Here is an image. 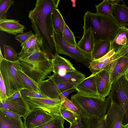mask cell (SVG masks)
<instances>
[{
  "mask_svg": "<svg viewBox=\"0 0 128 128\" xmlns=\"http://www.w3.org/2000/svg\"><path fill=\"white\" fill-rule=\"evenodd\" d=\"M4 58L9 61H15L18 60V54L14 49L11 46L3 45Z\"/></svg>",
  "mask_w": 128,
  "mask_h": 128,
  "instance_id": "4dcf8cb0",
  "label": "cell"
},
{
  "mask_svg": "<svg viewBox=\"0 0 128 128\" xmlns=\"http://www.w3.org/2000/svg\"><path fill=\"white\" fill-rule=\"evenodd\" d=\"M109 1L112 4H118L120 1H122V0H109Z\"/></svg>",
  "mask_w": 128,
  "mask_h": 128,
  "instance_id": "f6af8a7d",
  "label": "cell"
},
{
  "mask_svg": "<svg viewBox=\"0 0 128 128\" xmlns=\"http://www.w3.org/2000/svg\"><path fill=\"white\" fill-rule=\"evenodd\" d=\"M70 98L80 108L82 114L89 118H97L100 115L106 99L99 96H86L78 92L72 95Z\"/></svg>",
  "mask_w": 128,
  "mask_h": 128,
  "instance_id": "5b68a950",
  "label": "cell"
},
{
  "mask_svg": "<svg viewBox=\"0 0 128 128\" xmlns=\"http://www.w3.org/2000/svg\"><path fill=\"white\" fill-rule=\"evenodd\" d=\"M34 34L31 31L23 32L15 36V39L21 44H23L30 38Z\"/></svg>",
  "mask_w": 128,
  "mask_h": 128,
  "instance_id": "8d00e7d4",
  "label": "cell"
},
{
  "mask_svg": "<svg viewBox=\"0 0 128 128\" xmlns=\"http://www.w3.org/2000/svg\"><path fill=\"white\" fill-rule=\"evenodd\" d=\"M60 111L61 116L69 122L70 124L74 122L77 118V116L72 112L61 106Z\"/></svg>",
  "mask_w": 128,
  "mask_h": 128,
  "instance_id": "e575fe53",
  "label": "cell"
},
{
  "mask_svg": "<svg viewBox=\"0 0 128 128\" xmlns=\"http://www.w3.org/2000/svg\"><path fill=\"white\" fill-rule=\"evenodd\" d=\"M89 118L83 114L77 117L76 120L70 124L69 128H88Z\"/></svg>",
  "mask_w": 128,
  "mask_h": 128,
  "instance_id": "1f68e13d",
  "label": "cell"
},
{
  "mask_svg": "<svg viewBox=\"0 0 128 128\" xmlns=\"http://www.w3.org/2000/svg\"><path fill=\"white\" fill-rule=\"evenodd\" d=\"M30 109L39 108L53 116H61L60 110L62 101L60 98H37L24 97Z\"/></svg>",
  "mask_w": 128,
  "mask_h": 128,
  "instance_id": "52a82bcc",
  "label": "cell"
},
{
  "mask_svg": "<svg viewBox=\"0 0 128 128\" xmlns=\"http://www.w3.org/2000/svg\"><path fill=\"white\" fill-rule=\"evenodd\" d=\"M112 100L111 95L110 93L106 98L105 104L100 115L97 118H89L88 128H106V116Z\"/></svg>",
  "mask_w": 128,
  "mask_h": 128,
  "instance_id": "44dd1931",
  "label": "cell"
},
{
  "mask_svg": "<svg viewBox=\"0 0 128 128\" xmlns=\"http://www.w3.org/2000/svg\"><path fill=\"white\" fill-rule=\"evenodd\" d=\"M48 78L56 83L77 84L86 77L84 74L76 70L67 72L62 76L53 74Z\"/></svg>",
  "mask_w": 128,
  "mask_h": 128,
  "instance_id": "d6986e66",
  "label": "cell"
},
{
  "mask_svg": "<svg viewBox=\"0 0 128 128\" xmlns=\"http://www.w3.org/2000/svg\"><path fill=\"white\" fill-rule=\"evenodd\" d=\"M110 79L112 84L123 76L128 69V60L125 56L120 57L110 64Z\"/></svg>",
  "mask_w": 128,
  "mask_h": 128,
  "instance_id": "ac0fdd59",
  "label": "cell"
},
{
  "mask_svg": "<svg viewBox=\"0 0 128 128\" xmlns=\"http://www.w3.org/2000/svg\"><path fill=\"white\" fill-rule=\"evenodd\" d=\"M124 76L125 79L128 81V69L124 75Z\"/></svg>",
  "mask_w": 128,
  "mask_h": 128,
  "instance_id": "bcb514c9",
  "label": "cell"
},
{
  "mask_svg": "<svg viewBox=\"0 0 128 128\" xmlns=\"http://www.w3.org/2000/svg\"><path fill=\"white\" fill-rule=\"evenodd\" d=\"M77 92L74 88H72L64 92L60 95L59 98H67L68 95L70 93L74 92Z\"/></svg>",
  "mask_w": 128,
  "mask_h": 128,
  "instance_id": "b9f144b4",
  "label": "cell"
},
{
  "mask_svg": "<svg viewBox=\"0 0 128 128\" xmlns=\"http://www.w3.org/2000/svg\"><path fill=\"white\" fill-rule=\"evenodd\" d=\"M31 42L30 48L27 52H30L36 49H41L39 44L37 36L35 34L32 36L30 38Z\"/></svg>",
  "mask_w": 128,
  "mask_h": 128,
  "instance_id": "f35d334b",
  "label": "cell"
},
{
  "mask_svg": "<svg viewBox=\"0 0 128 128\" xmlns=\"http://www.w3.org/2000/svg\"><path fill=\"white\" fill-rule=\"evenodd\" d=\"M20 92L22 96L24 97L29 96L37 98H50L41 92H38L26 89L22 90Z\"/></svg>",
  "mask_w": 128,
  "mask_h": 128,
  "instance_id": "d590c367",
  "label": "cell"
},
{
  "mask_svg": "<svg viewBox=\"0 0 128 128\" xmlns=\"http://www.w3.org/2000/svg\"><path fill=\"white\" fill-rule=\"evenodd\" d=\"M120 128H128V124L125 126L122 125Z\"/></svg>",
  "mask_w": 128,
  "mask_h": 128,
  "instance_id": "c3c4849f",
  "label": "cell"
},
{
  "mask_svg": "<svg viewBox=\"0 0 128 128\" xmlns=\"http://www.w3.org/2000/svg\"><path fill=\"white\" fill-rule=\"evenodd\" d=\"M110 64L96 73L98 92L100 97L106 98L110 93L112 84L110 81Z\"/></svg>",
  "mask_w": 128,
  "mask_h": 128,
  "instance_id": "7c38bea8",
  "label": "cell"
},
{
  "mask_svg": "<svg viewBox=\"0 0 128 128\" xmlns=\"http://www.w3.org/2000/svg\"><path fill=\"white\" fill-rule=\"evenodd\" d=\"M20 66L18 60L12 62L4 58L0 61V74L4 82L8 97L26 89L17 74V70Z\"/></svg>",
  "mask_w": 128,
  "mask_h": 128,
  "instance_id": "277c9868",
  "label": "cell"
},
{
  "mask_svg": "<svg viewBox=\"0 0 128 128\" xmlns=\"http://www.w3.org/2000/svg\"><path fill=\"white\" fill-rule=\"evenodd\" d=\"M111 44L110 40L108 37L96 42L91 54L92 61L100 59L108 53L111 50Z\"/></svg>",
  "mask_w": 128,
  "mask_h": 128,
  "instance_id": "603a6c76",
  "label": "cell"
},
{
  "mask_svg": "<svg viewBox=\"0 0 128 128\" xmlns=\"http://www.w3.org/2000/svg\"><path fill=\"white\" fill-rule=\"evenodd\" d=\"M30 38L24 43L21 44L20 46L22 49L19 53H22L28 51L30 49V45L31 39Z\"/></svg>",
  "mask_w": 128,
  "mask_h": 128,
  "instance_id": "60d3db41",
  "label": "cell"
},
{
  "mask_svg": "<svg viewBox=\"0 0 128 128\" xmlns=\"http://www.w3.org/2000/svg\"><path fill=\"white\" fill-rule=\"evenodd\" d=\"M18 56L23 71L37 84L51 75L52 72V58L41 49L19 53Z\"/></svg>",
  "mask_w": 128,
  "mask_h": 128,
  "instance_id": "7a4b0ae2",
  "label": "cell"
},
{
  "mask_svg": "<svg viewBox=\"0 0 128 128\" xmlns=\"http://www.w3.org/2000/svg\"><path fill=\"white\" fill-rule=\"evenodd\" d=\"M112 4L109 0H104L100 3L96 5V13L107 16H111Z\"/></svg>",
  "mask_w": 128,
  "mask_h": 128,
  "instance_id": "f1b7e54d",
  "label": "cell"
},
{
  "mask_svg": "<svg viewBox=\"0 0 128 128\" xmlns=\"http://www.w3.org/2000/svg\"><path fill=\"white\" fill-rule=\"evenodd\" d=\"M22 96L20 91H18L11 96L8 97L6 99L8 100H13L20 98Z\"/></svg>",
  "mask_w": 128,
  "mask_h": 128,
  "instance_id": "ee69618b",
  "label": "cell"
},
{
  "mask_svg": "<svg viewBox=\"0 0 128 128\" xmlns=\"http://www.w3.org/2000/svg\"><path fill=\"white\" fill-rule=\"evenodd\" d=\"M0 128H25L21 118L17 119L10 117L0 111Z\"/></svg>",
  "mask_w": 128,
  "mask_h": 128,
  "instance_id": "d4e9b609",
  "label": "cell"
},
{
  "mask_svg": "<svg viewBox=\"0 0 128 128\" xmlns=\"http://www.w3.org/2000/svg\"><path fill=\"white\" fill-rule=\"evenodd\" d=\"M54 116L39 108L30 109L24 118L25 128H34L52 119Z\"/></svg>",
  "mask_w": 128,
  "mask_h": 128,
  "instance_id": "8fae6325",
  "label": "cell"
},
{
  "mask_svg": "<svg viewBox=\"0 0 128 128\" xmlns=\"http://www.w3.org/2000/svg\"><path fill=\"white\" fill-rule=\"evenodd\" d=\"M60 0H37L28 17L37 36L41 49L52 58L57 53L54 38L52 13L57 8Z\"/></svg>",
  "mask_w": 128,
  "mask_h": 128,
  "instance_id": "6da1fadb",
  "label": "cell"
},
{
  "mask_svg": "<svg viewBox=\"0 0 128 128\" xmlns=\"http://www.w3.org/2000/svg\"><path fill=\"white\" fill-rule=\"evenodd\" d=\"M14 3L11 0H0V19L7 18V11Z\"/></svg>",
  "mask_w": 128,
  "mask_h": 128,
  "instance_id": "836d02e7",
  "label": "cell"
},
{
  "mask_svg": "<svg viewBox=\"0 0 128 128\" xmlns=\"http://www.w3.org/2000/svg\"><path fill=\"white\" fill-rule=\"evenodd\" d=\"M64 119L62 116H54L47 122L34 128H64Z\"/></svg>",
  "mask_w": 128,
  "mask_h": 128,
  "instance_id": "83f0119b",
  "label": "cell"
},
{
  "mask_svg": "<svg viewBox=\"0 0 128 128\" xmlns=\"http://www.w3.org/2000/svg\"><path fill=\"white\" fill-rule=\"evenodd\" d=\"M61 99L62 101L61 106L72 112L76 116L82 114L80 108L71 100H70L66 98H64Z\"/></svg>",
  "mask_w": 128,
  "mask_h": 128,
  "instance_id": "f546056e",
  "label": "cell"
},
{
  "mask_svg": "<svg viewBox=\"0 0 128 128\" xmlns=\"http://www.w3.org/2000/svg\"><path fill=\"white\" fill-rule=\"evenodd\" d=\"M110 93L112 98L118 105L122 113V125H128V100L124 89L122 77L112 84Z\"/></svg>",
  "mask_w": 128,
  "mask_h": 128,
  "instance_id": "ba28073f",
  "label": "cell"
},
{
  "mask_svg": "<svg viewBox=\"0 0 128 128\" xmlns=\"http://www.w3.org/2000/svg\"><path fill=\"white\" fill-rule=\"evenodd\" d=\"M18 74L26 89L38 92L41 91L37 84L24 73L20 66L17 70Z\"/></svg>",
  "mask_w": 128,
  "mask_h": 128,
  "instance_id": "4316f807",
  "label": "cell"
},
{
  "mask_svg": "<svg viewBox=\"0 0 128 128\" xmlns=\"http://www.w3.org/2000/svg\"><path fill=\"white\" fill-rule=\"evenodd\" d=\"M84 30L90 28L95 42L108 37L112 42L121 27L111 16L100 14L87 11L83 17Z\"/></svg>",
  "mask_w": 128,
  "mask_h": 128,
  "instance_id": "3957f363",
  "label": "cell"
},
{
  "mask_svg": "<svg viewBox=\"0 0 128 128\" xmlns=\"http://www.w3.org/2000/svg\"><path fill=\"white\" fill-rule=\"evenodd\" d=\"M4 58L3 56L1 48L0 47V61H1Z\"/></svg>",
  "mask_w": 128,
  "mask_h": 128,
  "instance_id": "7dc6e473",
  "label": "cell"
},
{
  "mask_svg": "<svg viewBox=\"0 0 128 128\" xmlns=\"http://www.w3.org/2000/svg\"><path fill=\"white\" fill-rule=\"evenodd\" d=\"M112 99L106 118V128H120L123 125L122 114L118 105Z\"/></svg>",
  "mask_w": 128,
  "mask_h": 128,
  "instance_id": "5bb4252c",
  "label": "cell"
},
{
  "mask_svg": "<svg viewBox=\"0 0 128 128\" xmlns=\"http://www.w3.org/2000/svg\"><path fill=\"white\" fill-rule=\"evenodd\" d=\"M52 60L53 74L62 76L67 72L76 70L69 60L59 54L52 57Z\"/></svg>",
  "mask_w": 128,
  "mask_h": 128,
  "instance_id": "e0dca14e",
  "label": "cell"
},
{
  "mask_svg": "<svg viewBox=\"0 0 128 128\" xmlns=\"http://www.w3.org/2000/svg\"><path fill=\"white\" fill-rule=\"evenodd\" d=\"M8 97L7 95L5 85L2 78L0 74V101L2 102L6 100Z\"/></svg>",
  "mask_w": 128,
  "mask_h": 128,
  "instance_id": "74e56055",
  "label": "cell"
},
{
  "mask_svg": "<svg viewBox=\"0 0 128 128\" xmlns=\"http://www.w3.org/2000/svg\"><path fill=\"white\" fill-rule=\"evenodd\" d=\"M124 89L128 100V81L124 78V76H122Z\"/></svg>",
  "mask_w": 128,
  "mask_h": 128,
  "instance_id": "7bdbcfd3",
  "label": "cell"
},
{
  "mask_svg": "<svg viewBox=\"0 0 128 128\" xmlns=\"http://www.w3.org/2000/svg\"><path fill=\"white\" fill-rule=\"evenodd\" d=\"M95 43V39L91 28L84 30L83 35L78 44V47L85 54L88 59L92 61L91 54Z\"/></svg>",
  "mask_w": 128,
  "mask_h": 128,
  "instance_id": "2e32d148",
  "label": "cell"
},
{
  "mask_svg": "<svg viewBox=\"0 0 128 128\" xmlns=\"http://www.w3.org/2000/svg\"><path fill=\"white\" fill-rule=\"evenodd\" d=\"M52 18L54 33L62 36L66 23L57 8L53 9Z\"/></svg>",
  "mask_w": 128,
  "mask_h": 128,
  "instance_id": "484cf974",
  "label": "cell"
},
{
  "mask_svg": "<svg viewBox=\"0 0 128 128\" xmlns=\"http://www.w3.org/2000/svg\"><path fill=\"white\" fill-rule=\"evenodd\" d=\"M24 26L19 22L18 20L11 19H0V30L9 34L16 35L23 33Z\"/></svg>",
  "mask_w": 128,
  "mask_h": 128,
  "instance_id": "7402d4cb",
  "label": "cell"
},
{
  "mask_svg": "<svg viewBox=\"0 0 128 128\" xmlns=\"http://www.w3.org/2000/svg\"><path fill=\"white\" fill-rule=\"evenodd\" d=\"M126 49V46L116 52L112 50L102 57L91 61L88 68L92 74L96 73L120 57L124 56Z\"/></svg>",
  "mask_w": 128,
  "mask_h": 128,
  "instance_id": "30bf717a",
  "label": "cell"
},
{
  "mask_svg": "<svg viewBox=\"0 0 128 128\" xmlns=\"http://www.w3.org/2000/svg\"><path fill=\"white\" fill-rule=\"evenodd\" d=\"M124 56H125L126 57L128 60V51H127V53Z\"/></svg>",
  "mask_w": 128,
  "mask_h": 128,
  "instance_id": "681fc988",
  "label": "cell"
},
{
  "mask_svg": "<svg viewBox=\"0 0 128 128\" xmlns=\"http://www.w3.org/2000/svg\"><path fill=\"white\" fill-rule=\"evenodd\" d=\"M128 44V28L126 27H121L111 42V50H113L116 52Z\"/></svg>",
  "mask_w": 128,
  "mask_h": 128,
  "instance_id": "cb8c5ba5",
  "label": "cell"
},
{
  "mask_svg": "<svg viewBox=\"0 0 128 128\" xmlns=\"http://www.w3.org/2000/svg\"><path fill=\"white\" fill-rule=\"evenodd\" d=\"M111 16L121 27L128 26V7L122 4H112Z\"/></svg>",
  "mask_w": 128,
  "mask_h": 128,
  "instance_id": "ffe728a7",
  "label": "cell"
},
{
  "mask_svg": "<svg viewBox=\"0 0 128 128\" xmlns=\"http://www.w3.org/2000/svg\"><path fill=\"white\" fill-rule=\"evenodd\" d=\"M0 111L7 116L16 119H19L21 117L16 114L5 108L0 107Z\"/></svg>",
  "mask_w": 128,
  "mask_h": 128,
  "instance_id": "ab89813d",
  "label": "cell"
},
{
  "mask_svg": "<svg viewBox=\"0 0 128 128\" xmlns=\"http://www.w3.org/2000/svg\"><path fill=\"white\" fill-rule=\"evenodd\" d=\"M0 107L12 111L24 118L30 108L22 96L20 98L12 100L7 99L0 102Z\"/></svg>",
  "mask_w": 128,
  "mask_h": 128,
  "instance_id": "4fadbf2b",
  "label": "cell"
},
{
  "mask_svg": "<svg viewBox=\"0 0 128 128\" xmlns=\"http://www.w3.org/2000/svg\"><path fill=\"white\" fill-rule=\"evenodd\" d=\"M62 36L64 39L69 44L75 46H78L73 33L66 24Z\"/></svg>",
  "mask_w": 128,
  "mask_h": 128,
  "instance_id": "d6a6232c",
  "label": "cell"
},
{
  "mask_svg": "<svg viewBox=\"0 0 128 128\" xmlns=\"http://www.w3.org/2000/svg\"><path fill=\"white\" fill-rule=\"evenodd\" d=\"M54 38L58 54H64L71 58L76 62L88 68L91 62L84 53L78 46H73L66 42L62 36L54 33Z\"/></svg>",
  "mask_w": 128,
  "mask_h": 128,
  "instance_id": "8992f818",
  "label": "cell"
},
{
  "mask_svg": "<svg viewBox=\"0 0 128 128\" xmlns=\"http://www.w3.org/2000/svg\"><path fill=\"white\" fill-rule=\"evenodd\" d=\"M76 85L56 83L49 78L41 81L38 84L41 91L48 97L52 98H59L63 92L74 88Z\"/></svg>",
  "mask_w": 128,
  "mask_h": 128,
  "instance_id": "9c48e42d",
  "label": "cell"
},
{
  "mask_svg": "<svg viewBox=\"0 0 128 128\" xmlns=\"http://www.w3.org/2000/svg\"><path fill=\"white\" fill-rule=\"evenodd\" d=\"M96 74H92L75 86L74 88L77 92L86 96H99L97 90Z\"/></svg>",
  "mask_w": 128,
  "mask_h": 128,
  "instance_id": "9a60e30c",
  "label": "cell"
}]
</instances>
